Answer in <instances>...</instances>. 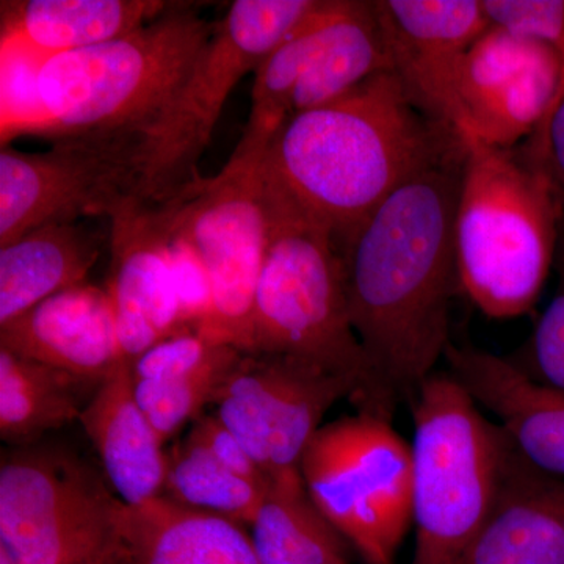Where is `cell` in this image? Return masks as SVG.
I'll list each match as a JSON object with an SVG mask.
<instances>
[{
    "label": "cell",
    "instance_id": "16",
    "mask_svg": "<svg viewBox=\"0 0 564 564\" xmlns=\"http://www.w3.org/2000/svg\"><path fill=\"white\" fill-rule=\"evenodd\" d=\"M0 347L96 384L124 361L109 295L90 282L66 289L2 326Z\"/></svg>",
    "mask_w": 564,
    "mask_h": 564
},
{
    "label": "cell",
    "instance_id": "9",
    "mask_svg": "<svg viewBox=\"0 0 564 564\" xmlns=\"http://www.w3.org/2000/svg\"><path fill=\"white\" fill-rule=\"evenodd\" d=\"M141 131L54 139L50 150H0V247L47 223L91 220L141 198Z\"/></svg>",
    "mask_w": 564,
    "mask_h": 564
},
{
    "label": "cell",
    "instance_id": "15",
    "mask_svg": "<svg viewBox=\"0 0 564 564\" xmlns=\"http://www.w3.org/2000/svg\"><path fill=\"white\" fill-rule=\"evenodd\" d=\"M447 372L497 419L527 462L564 478V389L540 383L510 358L451 344Z\"/></svg>",
    "mask_w": 564,
    "mask_h": 564
},
{
    "label": "cell",
    "instance_id": "17",
    "mask_svg": "<svg viewBox=\"0 0 564 564\" xmlns=\"http://www.w3.org/2000/svg\"><path fill=\"white\" fill-rule=\"evenodd\" d=\"M455 564H564V478L511 444L491 513Z\"/></svg>",
    "mask_w": 564,
    "mask_h": 564
},
{
    "label": "cell",
    "instance_id": "3",
    "mask_svg": "<svg viewBox=\"0 0 564 564\" xmlns=\"http://www.w3.org/2000/svg\"><path fill=\"white\" fill-rule=\"evenodd\" d=\"M564 212L524 148L467 140L455 212L462 293L496 321L522 317L555 265Z\"/></svg>",
    "mask_w": 564,
    "mask_h": 564
},
{
    "label": "cell",
    "instance_id": "35",
    "mask_svg": "<svg viewBox=\"0 0 564 564\" xmlns=\"http://www.w3.org/2000/svg\"><path fill=\"white\" fill-rule=\"evenodd\" d=\"M85 564H129L126 558L124 552H122L121 545L111 549L106 554L98 556V558L91 560V562Z\"/></svg>",
    "mask_w": 564,
    "mask_h": 564
},
{
    "label": "cell",
    "instance_id": "27",
    "mask_svg": "<svg viewBox=\"0 0 564 564\" xmlns=\"http://www.w3.org/2000/svg\"><path fill=\"white\" fill-rule=\"evenodd\" d=\"M269 486L232 473L187 436L169 454L163 496L192 510L251 527Z\"/></svg>",
    "mask_w": 564,
    "mask_h": 564
},
{
    "label": "cell",
    "instance_id": "29",
    "mask_svg": "<svg viewBox=\"0 0 564 564\" xmlns=\"http://www.w3.org/2000/svg\"><path fill=\"white\" fill-rule=\"evenodd\" d=\"M159 206L165 225L166 254L180 299L182 325L185 329L202 332L212 313L209 274L192 240L174 218L172 206L169 203Z\"/></svg>",
    "mask_w": 564,
    "mask_h": 564
},
{
    "label": "cell",
    "instance_id": "10",
    "mask_svg": "<svg viewBox=\"0 0 564 564\" xmlns=\"http://www.w3.org/2000/svg\"><path fill=\"white\" fill-rule=\"evenodd\" d=\"M169 204L209 274L212 313L199 333L247 352L270 237L261 162L228 161Z\"/></svg>",
    "mask_w": 564,
    "mask_h": 564
},
{
    "label": "cell",
    "instance_id": "6",
    "mask_svg": "<svg viewBox=\"0 0 564 564\" xmlns=\"http://www.w3.org/2000/svg\"><path fill=\"white\" fill-rule=\"evenodd\" d=\"M413 410V563L455 564L491 513L511 441L448 372H434Z\"/></svg>",
    "mask_w": 564,
    "mask_h": 564
},
{
    "label": "cell",
    "instance_id": "36",
    "mask_svg": "<svg viewBox=\"0 0 564 564\" xmlns=\"http://www.w3.org/2000/svg\"><path fill=\"white\" fill-rule=\"evenodd\" d=\"M0 564H18L14 562L13 556H11L2 545H0Z\"/></svg>",
    "mask_w": 564,
    "mask_h": 564
},
{
    "label": "cell",
    "instance_id": "7",
    "mask_svg": "<svg viewBox=\"0 0 564 564\" xmlns=\"http://www.w3.org/2000/svg\"><path fill=\"white\" fill-rule=\"evenodd\" d=\"M321 0H236L184 79L141 133L144 202L177 198L202 181L199 162L234 88L317 7Z\"/></svg>",
    "mask_w": 564,
    "mask_h": 564
},
{
    "label": "cell",
    "instance_id": "31",
    "mask_svg": "<svg viewBox=\"0 0 564 564\" xmlns=\"http://www.w3.org/2000/svg\"><path fill=\"white\" fill-rule=\"evenodd\" d=\"M2 62V147L22 133H46L36 77L41 58L25 52L0 51Z\"/></svg>",
    "mask_w": 564,
    "mask_h": 564
},
{
    "label": "cell",
    "instance_id": "1",
    "mask_svg": "<svg viewBox=\"0 0 564 564\" xmlns=\"http://www.w3.org/2000/svg\"><path fill=\"white\" fill-rule=\"evenodd\" d=\"M467 140L403 182L339 248L348 314L378 384L410 402L451 347Z\"/></svg>",
    "mask_w": 564,
    "mask_h": 564
},
{
    "label": "cell",
    "instance_id": "11",
    "mask_svg": "<svg viewBox=\"0 0 564 564\" xmlns=\"http://www.w3.org/2000/svg\"><path fill=\"white\" fill-rule=\"evenodd\" d=\"M120 499L88 467L54 451L3 456L0 545L18 564H85L118 547Z\"/></svg>",
    "mask_w": 564,
    "mask_h": 564
},
{
    "label": "cell",
    "instance_id": "19",
    "mask_svg": "<svg viewBox=\"0 0 564 564\" xmlns=\"http://www.w3.org/2000/svg\"><path fill=\"white\" fill-rule=\"evenodd\" d=\"M79 422L122 503L137 507L163 496L169 454L137 402L131 361H121L104 378Z\"/></svg>",
    "mask_w": 564,
    "mask_h": 564
},
{
    "label": "cell",
    "instance_id": "30",
    "mask_svg": "<svg viewBox=\"0 0 564 564\" xmlns=\"http://www.w3.org/2000/svg\"><path fill=\"white\" fill-rule=\"evenodd\" d=\"M558 285L533 329L529 343L511 361L540 383L564 389V242L558 245L555 265Z\"/></svg>",
    "mask_w": 564,
    "mask_h": 564
},
{
    "label": "cell",
    "instance_id": "28",
    "mask_svg": "<svg viewBox=\"0 0 564 564\" xmlns=\"http://www.w3.org/2000/svg\"><path fill=\"white\" fill-rule=\"evenodd\" d=\"M552 47L541 41L491 24L464 55L459 69L458 95L466 120L510 87Z\"/></svg>",
    "mask_w": 564,
    "mask_h": 564
},
{
    "label": "cell",
    "instance_id": "24",
    "mask_svg": "<svg viewBox=\"0 0 564 564\" xmlns=\"http://www.w3.org/2000/svg\"><path fill=\"white\" fill-rule=\"evenodd\" d=\"M391 69V55L373 0H345L332 39L296 87L289 118L332 102L375 74Z\"/></svg>",
    "mask_w": 564,
    "mask_h": 564
},
{
    "label": "cell",
    "instance_id": "5",
    "mask_svg": "<svg viewBox=\"0 0 564 564\" xmlns=\"http://www.w3.org/2000/svg\"><path fill=\"white\" fill-rule=\"evenodd\" d=\"M215 22L173 3L139 31L46 58L36 77L44 135L144 131L172 98Z\"/></svg>",
    "mask_w": 564,
    "mask_h": 564
},
{
    "label": "cell",
    "instance_id": "25",
    "mask_svg": "<svg viewBox=\"0 0 564 564\" xmlns=\"http://www.w3.org/2000/svg\"><path fill=\"white\" fill-rule=\"evenodd\" d=\"M251 540L261 564H350L347 541L315 507L302 477L270 481Z\"/></svg>",
    "mask_w": 564,
    "mask_h": 564
},
{
    "label": "cell",
    "instance_id": "33",
    "mask_svg": "<svg viewBox=\"0 0 564 564\" xmlns=\"http://www.w3.org/2000/svg\"><path fill=\"white\" fill-rule=\"evenodd\" d=\"M192 441L206 448L217 462L229 470L248 478L254 484L269 486L267 475L262 473L258 463L248 454L242 441L236 436L215 414H203L193 422L191 433L187 434Z\"/></svg>",
    "mask_w": 564,
    "mask_h": 564
},
{
    "label": "cell",
    "instance_id": "32",
    "mask_svg": "<svg viewBox=\"0 0 564 564\" xmlns=\"http://www.w3.org/2000/svg\"><path fill=\"white\" fill-rule=\"evenodd\" d=\"M481 3L491 24L500 25L527 39L541 41L560 55V61L563 63V87L558 102L562 101L564 98V0H481Z\"/></svg>",
    "mask_w": 564,
    "mask_h": 564
},
{
    "label": "cell",
    "instance_id": "14",
    "mask_svg": "<svg viewBox=\"0 0 564 564\" xmlns=\"http://www.w3.org/2000/svg\"><path fill=\"white\" fill-rule=\"evenodd\" d=\"M109 295L122 359L185 332L159 204L132 199L109 218Z\"/></svg>",
    "mask_w": 564,
    "mask_h": 564
},
{
    "label": "cell",
    "instance_id": "20",
    "mask_svg": "<svg viewBox=\"0 0 564 564\" xmlns=\"http://www.w3.org/2000/svg\"><path fill=\"white\" fill-rule=\"evenodd\" d=\"M115 525L129 564H261L245 525L166 496L137 507L120 500Z\"/></svg>",
    "mask_w": 564,
    "mask_h": 564
},
{
    "label": "cell",
    "instance_id": "26",
    "mask_svg": "<svg viewBox=\"0 0 564 564\" xmlns=\"http://www.w3.org/2000/svg\"><path fill=\"white\" fill-rule=\"evenodd\" d=\"M73 375L22 358L0 347V436L7 443H32L50 430L79 421Z\"/></svg>",
    "mask_w": 564,
    "mask_h": 564
},
{
    "label": "cell",
    "instance_id": "8",
    "mask_svg": "<svg viewBox=\"0 0 564 564\" xmlns=\"http://www.w3.org/2000/svg\"><path fill=\"white\" fill-rule=\"evenodd\" d=\"M307 496L366 564H395L413 527V452L392 419L323 423L300 464Z\"/></svg>",
    "mask_w": 564,
    "mask_h": 564
},
{
    "label": "cell",
    "instance_id": "13",
    "mask_svg": "<svg viewBox=\"0 0 564 564\" xmlns=\"http://www.w3.org/2000/svg\"><path fill=\"white\" fill-rule=\"evenodd\" d=\"M392 73L430 120L466 140L459 102L464 55L491 25L481 0H373Z\"/></svg>",
    "mask_w": 564,
    "mask_h": 564
},
{
    "label": "cell",
    "instance_id": "18",
    "mask_svg": "<svg viewBox=\"0 0 564 564\" xmlns=\"http://www.w3.org/2000/svg\"><path fill=\"white\" fill-rule=\"evenodd\" d=\"M242 352L185 329L131 361L137 402L163 443L202 417Z\"/></svg>",
    "mask_w": 564,
    "mask_h": 564
},
{
    "label": "cell",
    "instance_id": "4",
    "mask_svg": "<svg viewBox=\"0 0 564 564\" xmlns=\"http://www.w3.org/2000/svg\"><path fill=\"white\" fill-rule=\"evenodd\" d=\"M265 177V176H263ZM270 237L247 352L292 356L350 380L356 411L392 419L386 395L352 328L344 263L332 229L267 180Z\"/></svg>",
    "mask_w": 564,
    "mask_h": 564
},
{
    "label": "cell",
    "instance_id": "21",
    "mask_svg": "<svg viewBox=\"0 0 564 564\" xmlns=\"http://www.w3.org/2000/svg\"><path fill=\"white\" fill-rule=\"evenodd\" d=\"M172 6L162 0H2L0 51L46 61L139 31Z\"/></svg>",
    "mask_w": 564,
    "mask_h": 564
},
{
    "label": "cell",
    "instance_id": "34",
    "mask_svg": "<svg viewBox=\"0 0 564 564\" xmlns=\"http://www.w3.org/2000/svg\"><path fill=\"white\" fill-rule=\"evenodd\" d=\"M521 147L543 169L564 212V98L543 128Z\"/></svg>",
    "mask_w": 564,
    "mask_h": 564
},
{
    "label": "cell",
    "instance_id": "23",
    "mask_svg": "<svg viewBox=\"0 0 564 564\" xmlns=\"http://www.w3.org/2000/svg\"><path fill=\"white\" fill-rule=\"evenodd\" d=\"M344 7L345 0H321V6L256 68L250 117L229 162L262 161L274 133L288 121L296 87L321 57Z\"/></svg>",
    "mask_w": 564,
    "mask_h": 564
},
{
    "label": "cell",
    "instance_id": "2",
    "mask_svg": "<svg viewBox=\"0 0 564 564\" xmlns=\"http://www.w3.org/2000/svg\"><path fill=\"white\" fill-rule=\"evenodd\" d=\"M464 140L430 120L392 70L347 95L293 115L274 133L263 176L332 229L343 247L403 182Z\"/></svg>",
    "mask_w": 564,
    "mask_h": 564
},
{
    "label": "cell",
    "instance_id": "22",
    "mask_svg": "<svg viewBox=\"0 0 564 564\" xmlns=\"http://www.w3.org/2000/svg\"><path fill=\"white\" fill-rule=\"evenodd\" d=\"M106 239L87 221L47 223L0 247V328L87 282Z\"/></svg>",
    "mask_w": 564,
    "mask_h": 564
},
{
    "label": "cell",
    "instance_id": "12",
    "mask_svg": "<svg viewBox=\"0 0 564 564\" xmlns=\"http://www.w3.org/2000/svg\"><path fill=\"white\" fill-rule=\"evenodd\" d=\"M355 397L350 380L317 364L243 351L212 404L269 481H284L302 477L304 451L326 413Z\"/></svg>",
    "mask_w": 564,
    "mask_h": 564
}]
</instances>
